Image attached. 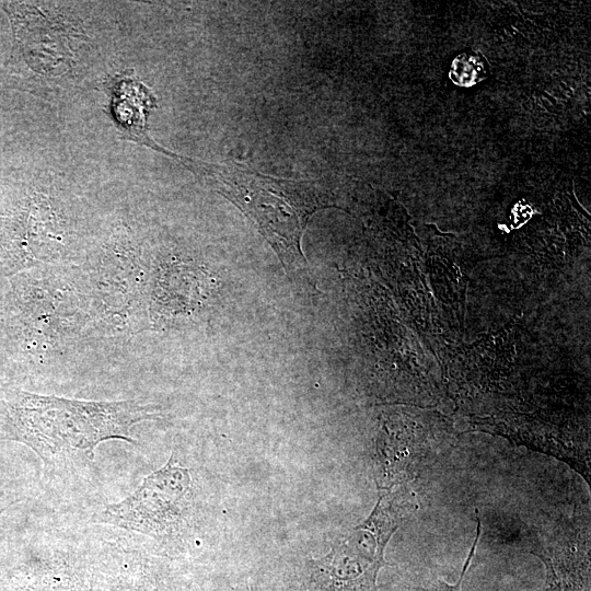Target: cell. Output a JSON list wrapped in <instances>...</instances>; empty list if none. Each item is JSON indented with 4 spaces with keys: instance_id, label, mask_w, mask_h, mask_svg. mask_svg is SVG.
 Returning <instances> with one entry per match:
<instances>
[{
    "instance_id": "5",
    "label": "cell",
    "mask_w": 591,
    "mask_h": 591,
    "mask_svg": "<svg viewBox=\"0 0 591 591\" xmlns=\"http://www.w3.org/2000/svg\"><path fill=\"white\" fill-rule=\"evenodd\" d=\"M86 287L91 310L109 329L138 328L148 302V270L138 247L115 242L89 268Z\"/></svg>"
},
{
    "instance_id": "4",
    "label": "cell",
    "mask_w": 591,
    "mask_h": 591,
    "mask_svg": "<svg viewBox=\"0 0 591 591\" xmlns=\"http://www.w3.org/2000/svg\"><path fill=\"white\" fill-rule=\"evenodd\" d=\"M193 507L189 470L172 453L167 462L147 475L132 494L107 505L93 514L91 521L165 540L182 533L188 525Z\"/></svg>"
},
{
    "instance_id": "2",
    "label": "cell",
    "mask_w": 591,
    "mask_h": 591,
    "mask_svg": "<svg viewBox=\"0 0 591 591\" xmlns=\"http://www.w3.org/2000/svg\"><path fill=\"white\" fill-rule=\"evenodd\" d=\"M181 160L254 222L289 274L308 271L302 236L310 218L333 206L322 187L312 181L279 178L236 163Z\"/></svg>"
},
{
    "instance_id": "8",
    "label": "cell",
    "mask_w": 591,
    "mask_h": 591,
    "mask_svg": "<svg viewBox=\"0 0 591 591\" xmlns=\"http://www.w3.org/2000/svg\"><path fill=\"white\" fill-rule=\"evenodd\" d=\"M453 591H461V590L455 589ZM537 591H573V590H571L569 588H566L564 586H560L558 583L546 580L544 588H542L541 590H537Z\"/></svg>"
},
{
    "instance_id": "3",
    "label": "cell",
    "mask_w": 591,
    "mask_h": 591,
    "mask_svg": "<svg viewBox=\"0 0 591 591\" xmlns=\"http://www.w3.org/2000/svg\"><path fill=\"white\" fill-rule=\"evenodd\" d=\"M7 318L11 334L30 354L44 355L71 343L91 310L85 285L57 267H35L11 276Z\"/></svg>"
},
{
    "instance_id": "7",
    "label": "cell",
    "mask_w": 591,
    "mask_h": 591,
    "mask_svg": "<svg viewBox=\"0 0 591 591\" xmlns=\"http://www.w3.org/2000/svg\"><path fill=\"white\" fill-rule=\"evenodd\" d=\"M368 532H356L335 546L327 555L305 564L303 591H378L379 570L387 565L384 546Z\"/></svg>"
},
{
    "instance_id": "9",
    "label": "cell",
    "mask_w": 591,
    "mask_h": 591,
    "mask_svg": "<svg viewBox=\"0 0 591 591\" xmlns=\"http://www.w3.org/2000/svg\"><path fill=\"white\" fill-rule=\"evenodd\" d=\"M13 502V500L7 498L4 491L0 488V515Z\"/></svg>"
},
{
    "instance_id": "1",
    "label": "cell",
    "mask_w": 591,
    "mask_h": 591,
    "mask_svg": "<svg viewBox=\"0 0 591 591\" xmlns=\"http://www.w3.org/2000/svg\"><path fill=\"white\" fill-rule=\"evenodd\" d=\"M159 418L158 406L136 399L85 401L19 389L0 398V438L28 447L46 468L93 462L107 440L137 444L132 428Z\"/></svg>"
},
{
    "instance_id": "6",
    "label": "cell",
    "mask_w": 591,
    "mask_h": 591,
    "mask_svg": "<svg viewBox=\"0 0 591 591\" xmlns=\"http://www.w3.org/2000/svg\"><path fill=\"white\" fill-rule=\"evenodd\" d=\"M68 234L63 221L44 196H34L16 212L0 251V271L5 277L67 257Z\"/></svg>"
}]
</instances>
